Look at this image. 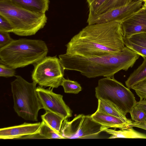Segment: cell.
Segmentation results:
<instances>
[{"label": "cell", "mask_w": 146, "mask_h": 146, "mask_svg": "<svg viewBox=\"0 0 146 146\" xmlns=\"http://www.w3.org/2000/svg\"><path fill=\"white\" fill-rule=\"evenodd\" d=\"M98 100L96 111L117 117L129 124L132 123V121L127 119L126 115L115 105L107 101L100 99Z\"/></svg>", "instance_id": "15"}, {"label": "cell", "mask_w": 146, "mask_h": 146, "mask_svg": "<svg viewBox=\"0 0 146 146\" xmlns=\"http://www.w3.org/2000/svg\"><path fill=\"white\" fill-rule=\"evenodd\" d=\"M131 119L137 123H145L146 121V113L142 109L136 105L129 113Z\"/></svg>", "instance_id": "22"}, {"label": "cell", "mask_w": 146, "mask_h": 146, "mask_svg": "<svg viewBox=\"0 0 146 146\" xmlns=\"http://www.w3.org/2000/svg\"><path fill=\"white\" fill-rule=\"evenodd\" d=\"M38 132L46 139H65L60 134L50 127L42 121Z\"/></svg>", "instance_id": "19"}, {"label": "cell", "mask_w": 146, "mask_h": 146, "mask_svg": "<svg viewBox=\"0 0 146 146\" xmlns=\"http://www.w3.org/2000/svg\"><path fill=\"white\" fill-rule=\"evenodd\" d=\"M15 76L11 83L14 109L24 119L37 121L38 112L42 108L36 91L37 84L29 82L20 76Z\"/></svg>", "instance_id": "5"}, {"label": "cell", "mask_w": 146, "mask_h": 146, "mask_svg": "<svg viewBox=\"0 0 146 146\" xmlns=\"http://www.w3.org/2000/svg\"><path fill=\"white\" fill-rule=\"evenodd\" d=\"M143 1L129 2L127 4L112 9L101 13L88 15V25L111 22H121L138 11L143 5Z\"/></svg>", "instance_id": "9"}, {"label": "cell", "mask_w": 146, "mask_h": 146, "mask_svg": "<svg viewBox=\"0 0 146 146\" xmlns=\"http://www.w3.org/2000/svg\"><path fill=\"white\" fill-rule=\"evenodd\" d=\"M15 69L6 65L0 63V76L7 78L15 76L16 72Z\"/></svg>", "instance_id": "27"}, {"label": "cell", "mask_w": 146, "mask_h": 146, "mask_svg": "<svg viewBox=\"0 0 146 146\" xmlns=\"http://www.w3.org/2000/svg\"><path fill=\"white\" fill-rule=\"evenodd\" d=\"M0 15L12 25L15 34L21 36L35 35L47 22L45 13L33 12L19 6L11 0H0Z\"/></svg>", "instance_id": "4"}, {"label": "cell", "mask_w": 146, "mask_h": 146, "mask_svg": "<svg viewBox=\"0 0 146 146\" xmlns=\"http://www.w3.org/2000/svg\"><path fill=\"white\" fill-rule=\"evenodd\" d=\"M95 91L98 100L110 102L125 115L129 113L136 104L137 101L133 93L114 77H105L99 80Z\"/></svg>", "instance_id": "6"}, {"label": "cell", "mask_w": 146, "mask_h": 146, "mask_svg": "<svg viewBox=\"0 0 146 146\" xmlns=\"http://www.w3.org/2000/svg\"><path fill=\"white\" fill-rule=\"evenodd\" d=\"M146 1V0H144L143 1Z\"/></svg>", "instance_id": "35"}, {"label": "cell", "mask_w": 146, "mask_h": 146, "mask_svg": "<svg viewBox=\"0 0 146 146\" xmlns=\"http://www.w3.org/2000/svg\"><path fill=\"white\" fill-rule=\"evenodd\" d=\"M143 3V6L146 8V1H144Z\"/></svg>", "instance_id": "34"}, {"label": "cell", "mask_w": 146, "mask_h": 146, "mask_svg": "<svg viewBox=\"0 0 146 146\" xmlns=\"http://www.w3.org/2000/svg\"><path fill=\"white\" fill-rule=\"evenodd\" d=\"M107 127L94 121L91 115L80 114L71 121H63L60 131L65 139H96Z\"/></svg>", "instance_id": "8"}, {"label": "cell", "mask_w": 146, "mask_h": 146, "mask_svg": "<svg viewBox=\"0 0 146 146\" xmlns=\"http://www.w3.org/2000/svg\"><path fill=\"white\" fill-rule=\"evenodd\" d=\"M121 22L124 38L146 32V8L143 6Z\"/></svg>", "instance_id": "11"}, {"label": "cell", "mask_w": 146, "mask_h": 146, "mask_svg": "<svg viewBox=\"0 0 146 146\" xmlns=\"http://www.w3.org/2000/svg\"><path fill=\"white\" fill-rule=\"evenodd\" d=\"M34 65L32 79L39 86L53 88L61 86L64 70L56 56H46Z\"/></svg>", "instance_id": "7"}, {"label": "cell", "mask_w": 146, "mask_h": 146, "mask_svg": "<svg viewBox=\"0 0 146 146\" xmlns=\"http://www.w3.org/2000/svg\"><path fill=\"white\" fill-rule=\"evenodd\" d=\"M15 4L29 11L44 14L48 11L49 0H11Z\"/></svg>", "instance_id": "14"}, {"label": "cell", "mask_w": 146, "mask_h": 146, "mask_svg": "<svg viewBox=\"0 0 146 146\" xmlns=\"http://www.w3.org/2000/svg\"><path fill=\"white\" fill-rule=\"evenodd\" d=\"M121 22L88 25L66 45V54L82 56L102 55L121 51L125 47Z\"/></svg>", "instance_id": "1"}, {"label": "cell", "mask_w": 146, "mask_h": 146, "mask_svg": "<svg viewBox=\"0 0 146 146\" xmlns=\"http://www.w3.org/2000/svg\"><path fill=\"white\" fill-rule=\"evenodd\" d=\"M48 52L46 43L42 40H13L0 48V62L15 69L34 65L46 56Z\"/></svg>", "instance_id": "3"}, {"label": "cell", "mask_w": 146, "mask_h": 146, "mask_svg": "<svg viewBox=\"0 0 146 146\" xmlns=\"http://www.w3.org/2000/svg\"><path fill=\"white\" fill-rule=\"evenodd\" d=\"M13 29L9 22L5 18L0 15V31L13 33Z\"/></svg>", "instance_id": "28"}, {"label": "cell", "mask_w": 146, "mask_h": 146, "mask_svg": "<svg viewBox=\"0 0 146 146\" xmlns=\"http://www.w3.org/2000/svg\"><path fill=\"white\" fill-rule=\"evenodd\" d=\"M9 33L0 31V48L7 45L13 40Z\"/></svg>", "instance_id": "29"}, {"label": "cell", "mask_w": 146, "mask_h": 146, "mask_svg": "<svg viewBox=\"0 0 146 146\" xmlns=\"http://www.w3.org/2000/svg\"><path fill=\"white\" fill-rule=\"evenodd\" d=\"M108 0H86L88 5L89 15H95L98 9Z\"/></svg>", "instance_id": "26"}, {"label": "cell", "mask_w": 146, "mask_h": 146, "mask_svg": "<svg viewBox=\"0 0 146 146\" xmlns=\"http://www.w3.org/2000/svg\"><path fill=\"white\" fill-rule=\"evenodd\" d=\"M61 86L66 93L77 94L82 90L80 84L76 81L63 78Z\"/></svg>", "instance_id": "20"}, {"label": "cell", "mask_w": 146, "mask_h": 146, "mask_svg": "<svg viewBox=\"0 0 146 146\" xmlns=\"http://www.w3.org/2000/svg\"><path fill=\"white\" fill-rule=\"evenodd\" d=\"M143 58L142 64L131 74L125 82L127 87L129 89L134 84L146 78V58Z\"/></svg>", "instance_id": "18"}, {"label": "cell", "mask_w": 146, "mask_h": 146, "mask_svg": "<svg viewBox=\"0 0 146 146\" xmlns=\"http://www.w3.org/2000/svg\"><path fill=\"white\" fill-rule=\"evenodd\" d=\"M136 105L143 110L146 113V99L136 102ZM146 123V121L145 123Z\"/></svg>", "instance_id": "32"}, {"label": "cell", "mask_w": 146, "mask_h": 146, "mask_svg": "<svg viewBox=\"0 0 146 146\" xmlns=\"http://www.w3.org/2000/svg\"><path fill=\"white\" fill-rule=\"evenodd\" d=\"M42 121L57 133H60L62 122L64 119L60 115L50 111L46 110L41 115Z\"/></svg>", "instance_id": "17"}, {"label": "cell", "mask_w": 146, "mask_h": 146, "mask_svg": "<svg viewBox=\"0 0 146 146\" xmlns=\"http://www.w3.org/2000/svg\"><path fill=\"white\" fill-rule=\"evenodd\" d=\"M129 127H137L146 130V123H137L132 121L129 124Z\"/></svg>", "instance_id": "31"}, {"label": "cell", "mask_w": 146, "mask_h": 146, "mask_svg": "<svg viewBox=\"0 0 146 146\" xmlns=\"http://www.w3.org/2000/svg\"><path fill=\"white\" fill-rule=\"evenodd\" d=\"M126 38L133 43L146 48V32L135 34Z\"/></svg>", "instance_id": "24"}, {"label": "cell", "mask_w": 146, "mask_h": 146, "mask_svg": "<svg viewBox=\"0 0 146 146\" xmlns=\"http://www.w3.org/2000/svg\"><path fill=\"white\" fill-rule=\"evenodd\" d=\"M53 89H45L40 86L36 88V91L42 109L67 119L72 116V111L63 100L62 95L54 93Z\"/></svg>", "instance_id": "10"}, {"label": "cell", "mask_w": 146, "mask_h": 146, "mask_svg": "<svg viewBox=\"0 0 146 146\" xmlns=\"http://www.w3.org/2000/svg\"><path fill=\"white\" fill-rule=\"evenodd\" d=\"M41 123H28L25 122L19 125L1 128L0 139H17L22 136L38 132Z\"/></svg>", "instance_id": "12"}, {"label": "cell", "mask_w": 146, "mask_h": 146, "mask_svg": "<svg viewBox=\"0 0 146 146\" xmlns=\"http://www.w3.org/2000/svg\"><path fill=\"white\" fill-rule=\"evenodd\" d=\"M103 131L111 135L108 138V139L125 138L146 139V134L135 130L133 127L125 129H121L119 130H116L106 127Z\"/></svg>", "instance_id": "16"}, {"label": "cell", "mask_w": 146, "mask_h": 146, "mask_svg": "<svg viewBox=\"0 0 146 146\" xmlns=\"http://www.w3.org/2000/svg\"><path fill=\"white\" fill-rule=\"evenodd\" d=\"M140 100L146 99V78L138 82L132 87Z\"/></svg>", "instance_id": "23"}, {"label": "cell", "mask_w": 146, "mask_h": 146, "mask_svg": "<svg viewBox=\"0 0 146 146\" xmlns=\"http://www.w3.org/2000/svg\"><path fill=\"white\" fill-rule=\"evenodd\" d=\"M129 2H133V3H136L138 2H139L141 1H143L144 0H129Z\"/></svg>", "instance_id": "33"}, {"label": "cell", "mask_w": 146, "mask_h": 146, "mask_svg": "<svg viewBox=\"0 0 146 146\" xmlns=\"http://www.w3.org/2000/svg\"><path fill=\"white\" fill-rule=\"evenodd\" d=\"M129 2V0H108L98 9L95 15L102 13L113 8L125 5Z\"/></svg>", "instance_id": "21"}, {"label": "cell", "mask_w": 146, "mask_h": 146, "mask_svg": "<svg viewBox=\"0 0 146 146\" xmlns=\"http://www.w3.org/2000/svg\"><path fill=\"white\" fill-rule=\"evenodd\" d=\"M58 56L64 70L77 71L92 78H113L119 71H126L132 67L140 56L125 46L121 51L99 56L86 57L65 53Z\"/></svg>", "instance_id": "2"}, {"label": "cell", "mask_w": 146, "mask_h": 146, "mask_svg": "<svg viewBox=\"0 0 146 146\" xmlns=\"http://www.w3.org/2000/svg\"><path fill=\"white\" fill-rule=\"evenodd\" d=\"M91 116L94 121L109 128L125 129L130 128L129 124L120 118L97 111Z\"/></svg>", "instance_id": "13"}, {"label": "cell", "mask_w": 146, "mask_h": 146, "mask_svg": "<svg viewBox=\"0 0 146 146\" xmlns=\"http://www.w3.org/2000/svg\"><path fill=\"white\" fill-rule=\"evenodd\" d=\"M124 44L134 52L146 58V48L136 45L131 42L126 38H124Z\"/></svg>", "instance_id": "25"}, {"label": "cell", "mask_w": 146, "mask_h": 146, "mask_svg": "<svg viewBox=\"0 0 146 146\" xmlns=\"http://www.w3.org/2000/svg\"><path fill=\"white\" fill-rule=\"evenodd\" d=\"M46 139L38 132L21 136L17 139Z\"/></svg>", "instance_id": "30"}]
</instances>
